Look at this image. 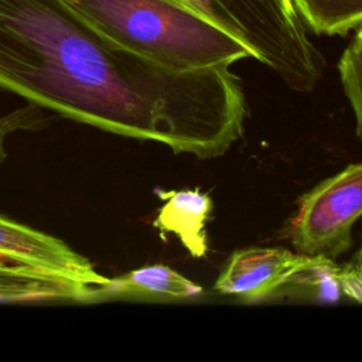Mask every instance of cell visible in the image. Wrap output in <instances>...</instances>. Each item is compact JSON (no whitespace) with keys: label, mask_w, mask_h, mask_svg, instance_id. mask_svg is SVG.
Here are the masks:
<instances>
[{"label":"cell","mask_w":362,"mask_h":362,"mask_svg":"<svg viewBox=\"0 0 362 362\" xmlns=\"http://www.w3.org/2000/svg\"><path fill=\"white\" fill-rule=\"evenodd\" d=\"M314 257L283 247H246L235 250L215 280L214 288L246 303L264 300L310 266Z\"/></svg>","instance_id":"5"},{"label":"cell","mask_w":362,"mask_h":362,"mask_svg":"<svg viewBox=\"0 0 362 362\" xmlns=\"http://www.w3.org/2000/svg\"><path fill=\"white\" fill-rule=\"evenodd\" d=\"M202 287L165 264H148L106 279L92 288L89 304L110 301L174 303L199 297Z\"/></svg>","instance_id":"7"},{"label":"cell","mask_w":362,"mask_h":362,"mask_svg":"<svg viewBox=\"0 0 362 362\" xmlns=\"http://www.w3.org/2000/svg\"><path fill=\"white\" fill-rule=\"evenodd\" d=\"M112 45L175 71L252 58L239 40L181 0H65Z\"/></svg>","instance_id":"2"},{"label":"cell","mask_w":362,"mask_h":362,"mask_svg":"<svg viewBox=\"0 0 362 362\" xmlns=\"http://www.w3.org/2000/svg\"><path fill=\"white\" fill-rule=\"evenodd\" d=\"M163 201L153 226L161 233H175L188 252L201 257L206 252L205 221L212 209L208 194L198 189L157 191Z\"/></svg>","instance_id":"9"},{"label":"cell","mask_w":362,"mask_h":362,"mask_svg":"<svg viewBox=\"0 0 362 362\" xmlns=\"http://www.w3.org/2000/svg\"><path fill=\"white\" fill-rule=\"evenodd\" d=\"M355 40H358L362 44V24L356 28V34H355Z\"/></svg>","instance_id":"16"},{"label":"cell","mask_w":362,"mask_h":362,"mask_svg":"<svg viewBox=\"0 0 362 362\" xmlns=\"http://www.w3.org/2000/svg\"><path fill=\"white\" fill-rule=\"evenodd\" d=\"M362 216V163L351 164L304 194L291 221L297 253L337 259L351 247V229Z\"/></svg>","instance_id":"4"},{"label":"cell","mask_w":362,"mask_h":362,"mask_svg":"<svg viewBox=\"0 0 362 362\" xmlns=\"http://www.w3.org/2000/svg\"><path fill=\"white\" fill-rule=\"evenodd\" d=\"M339 270L331 259L314 257L313 263L294 274L286 286L296 287V293L313 301L332 303L341 296Z\"/></svg>","instance_id":"11"},{"label":"cell","mask_w":362,"mask_h":362,"mask_svg":"<svg viewBox=\"0 0 362 362\" xmlns=\"http://www.w3.org/2000/svg\"><path fill=\"white\" fill-rule=\"evenodd\" d=\"M24 124V119H20L16 113L0 117V164L4 161L7 153H6V139L7 136L14 132L17 127H21Z\"/></svg>","instance_id":"14"},{"label":"cell","mask_w":362,"mask_h":362,"mask_svg":"<svg viewBox=\"0 0 362 362\" xmlns=\"http://www.w3.org/2000/svg\"><path fill=\"white\" fill-rule=\"evenodd\" d=\"M181 1L245 44L290 89L311 92L321 79L324 58L291 0Z\"/></svg>","instance_id":"3"},{"label":"cell","mask_w":362,"mask_h":362,"mask_svg":"<svg viewBox=\"0 0 362 362\" xmlns=\"http://www.w3.org/2000/svg\"><path fill=\"white\" fill-rule=\"evenodd\" d=\"M93 286L41 269L0 260V304L89 305Z\"/></svg>","instance_id":"8"},{"label":"cell","mask_w":362,"mask_h":362,"mask_svg":"<svg viewBox=\"0 0 362 362\" xmlns=\"http://www.w3.org/2000/svg\"><path fill=\"white\" fill-rule=\"evenodd\" d=\"M338 72L344 93L354 110L358 137L362 140V44L358 40L354 38L344 49L338 62Z\"/></svg>","instance_id":"12"},{"label":"cell","mask_w":362,"mask_h":362,"mask_svg":"<svg viewBox=\"0 0 362 362\" xmlns=\"http://www.w3.org/2000/svg\"><path fill=\"white\" fill-rule=\"evenodd\" d=\"M317 35H345L362 24V0H291Z\"/></svg>","instance_id":"10"},{"label":"cell","mask_w":362,"mask_h":362,"mask_svg":"<svg viewBox=\"0 0 362 362\" xmlns=\"http://www.w3.org/2000/svg\"><path fill=\"white\" fill-rule=\"evenodd\" d=\"M0 89L117 136L225 154L247 106L229 66L175 71L126 52L65 0H0Z\"/></svg>","instance_id":"1"},{"label":"cell","mask_w":362,"mask_h":362,"mask_svg":"<svg viewBox=\"0 0 362 362\" xmlns=\"http://www.w3.org/2000/svg\"><path fill=\"white\" fill-rule=\"evenodd\" d=\"M354 266L362 273V245H361V249H359V252L356 255V262H355Z\"/></svg>","instance_id":"15"},{"label":"cell","mask_w":362,"mask_h":362,"mask_svg":"<svg viewBox=\"0 0 362 362\" xmlns=\"http://www.w3.org/2000/svg\"><path fill=\"white\" fill-rule=\"evenodd\" d=\"M0 260L51 272L86 284H102L92 262L64 240L0 215Z\"/></svg>","instance_id":"6"},{"label":"cell","mask_w":362,"mask_h":362,"mask_svg":"<svg viewBox=\"0 0 362 362\" xmlns=\"http://www.w3.org/2000/svg\"><path fill=\"white\" fill-rule=\"evenodd\" d=\"M339 284L345 296L362 303V273L355 266L339 270Z\"/></svg>","instance_id":"13"}]
</instances>
